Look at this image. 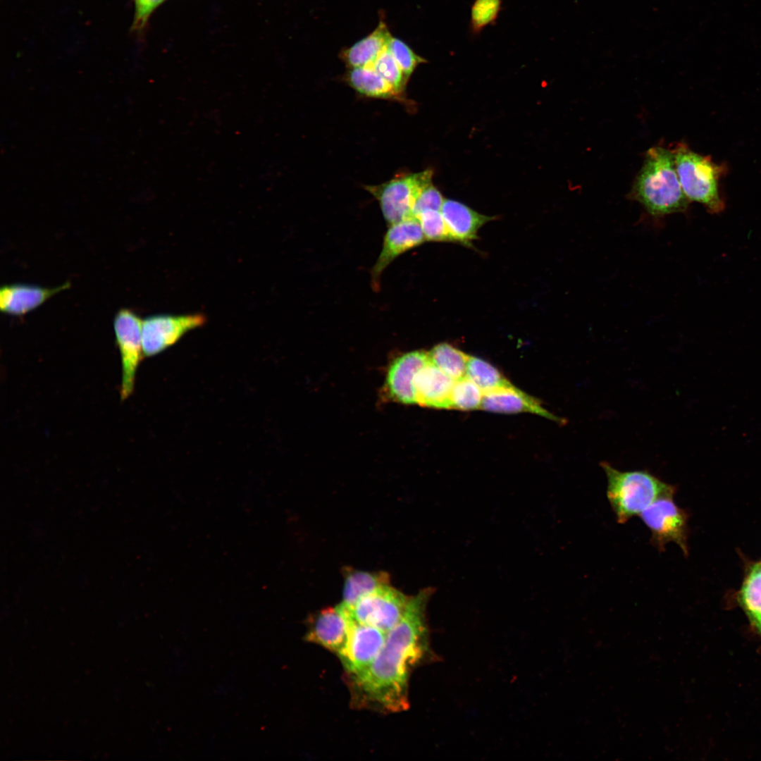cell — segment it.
<instances>
[{"instance_id":"28","label":"cell","mask_w":761,"mask_h":761,"mask_svg":"<svg viewBox=\"0 0 761 761\" xmlns=\"http://www.w3.org/2000/svg\"><path fill=\"white\" fill-rule=\"evenodd\" d=\"M416 218L420 223L426 240L452 241L440 211L427 210Z\"/></svg>"},{"instance_id":"18","label":"cell","mask_w":761,"mask_h":761,"mask_svg":"<svg viewBox=\"0 0 761 761\" xmlns=\"http://www.w3.org/2000/svg\"><path fill=\"white\" fill-rule=\"evenodd\" d=\"M391 37L387 25L380 21L372 32L342 51L340 57L348 68L371 66Z\"/></svg>"},{"instance_id":"21","label":"cell","mask_w":761,"mask_h":761,"mask_svg":"<svg viewBox=\"0 0 761 761\" xmlns=\"http://www.w3.org/2000/svg\"><path fill=\"white\" fill-rule=\"evenodd\" d=\"M431 362L454 380L466 376L470 356L448 343L435 345L429 352Z\"/></svg>"},{"instance_id":"24","label":"cell","mask_w":761,"mask_h":761,"mask_svg":"<svg viewBox=\"0 0 761 761\" xmlns=\"http://www.w3.org/2000/svg\"><path fill=\"white\" fill-rule=\"evenodd\" d=\"M483 392L471 379L464 376L455 380L450 403L451 408L461 411H471L481 408Z\"/></svg>"},{"instance_id":"10","label":"cell","mask_w":761,"mask_h":761,"mask_svg":"<svg viewBox=\"0 0 761 761\" xmlns=\"http://www.w3.org/2000/svg\"><path fill=\"white\" fill-rule=\"evenodd\" d=\"M386 633L357 622L352 618L345 648L338 656L349 676L359 674L372 663L380 651Z\"/></svg>"},{"instance_id":"3","label":"cell","mask_w":761,"mask_h":761,"mask_svg":"<svg viewBox=\"0 0 761 761\" xmlns=\"http://www.w3.org/2000/svg\"><path fill=\"white\" fill-rule=\"evenodd\" d=\"M607 479V497L619 524L640 515L657 499L674 495L676 488L645 470L622 471L600 464Z\"/></svg>"},{"instance_id":"2","label":"cell","mask_w":761,"mask_h":761,"mask_svg":"<svg viewBox=\"0 0 761 761\" xmlns=\"http://www.w3.org/2000/svg\"><path fill=\"white\" fill-rule=\"evenodd\" d=\"M631 197L654 217L687 210L690 200L681 187L672 150L662 147L648 149L633 183Z\"/></svg>"},{"instance_id":"6","label":"cell","mask_w":761,"mask_h":761,"mask_svg":"<svg viewBox=\"0 0 761 761\" xmlns=\"http://www.w3.org/2000/svg\"><path fill=\"white\" fill-rule=\"evenodd\" d=\"M409 599L388 584L364 596L351 608H346L357 622L387 633L401 620Z\"/></svg>"},{"instance_id":"13","label":"cell","mask_w":761,"mask_h":761,"mask_svg":"<svg viewBox=\"0 0 761 761\" xmlns=\"http://www.w3.org/2000/svg\"><path fill=\"white\" fill-rule=\"evenodd\" d=\"M430 361L428 352L415 350L398 357L390 364L386 377V389L394 401L404 404H416L414 378Z\"/></svg>"},{"instance_id":"7","label":"cell","mask_w":761,"mask_h":761,"mask_svg":"<svg viewBox=\"0 0 761 761\" xmlns=\"http://www.w3.org/2000/svg\"><path fill=\"white\" fill-rule=\"evenodd\" d=\"M674 495H664L645 509L640 516L651 532L650 542L660 551L671 542L687 553L686 514L674 502Z\"/></svg>"},{"instance_id":"14","label":"cell","mask_w":761,"mask_h":761,"mask_svg":"<svg viewBox=\"0 0 761 761\" xmlns=\"http://www.w3.org/2000/svg\"><path fill=\"white\" fill-rule=\"evenodd\" d=\"M454 382L430 359L414 378L416 404L422 407L450 409V396Z\"/></svg>"},{"instance_id":"16","label":"cell","mask_w":761,"mask_h":761,"mask_svg":"<svg viewBox=\"0 0 761 761\" xmlns=\"http://www.w3.org/2000/svg\"><path fill=\"white\" fill-rule=\"evenodd\" d=\"M69 282L53 288L25 284L6 285L0 290V309L5 314L23 315L70 287Z\"/></svg>"},{"instance_id":"26","label":"cell","mask_w":761,"mask_h":761,"mask_svg":"<svg viewBox=\"0 0 761 761\" xmlns=\"http://www.w3.org/2000/svg\"><path fill=\"white\" fill-rule=\"evenodd\" d=\"M502 7V0H475L471 9L470 28L477 35L497 20Z\"/></svg>"},{"instance_id":"9","label":"cell","mask_w":761,"mask_h":761,"mask_svg":"<svg viewBox=\"0 0 761 761\" xmlns=\"http://www.w3.org/2000/svg\"><path fill=\"white\" fill-rule=\"evenodd\" d=\"M206 321L202 314L170 316L157 315L142 322L143 355H155L174 344L183 334L201 326Z\"/></svg>"},{"instance_id":"23","label":"cell","mask_w":761,"mask_h":761,"mask_svg":"<svg viewBox=\"0 0 761 761\" xmlns=\"http://www.w3.org/2000/svg\"><path fill=\"white\" fill-rule=\"evenodd\" d=\"M745 610L757 628L761 626V563L755 564L741 591Z\"/></svg>"},{"instance_id":"30","label":"cell","mask_w":761,"mask_h":761,"mask_svg":"<svg viewBox=\"0 0 761 761\" xmlns=\"http://www.w3.org/2000/svg\"><path fill=\"white\" fill-rule=\"evenodd\" d=\"M164 0H135V14L134 29H140L146 23L150 14Z\"/></svg>"},{"instance_id":"29","label":"cell","mask_w":761,"mask_h":761,"mask_svg":"<svg viewBox=\"0 0 761 761\" xmlns=\"http://www.w3.org/2000/svg\"><path fill=\"white\" fill-rule=\"evenodd\" d=\"M444 200L440 191L431 184L418 197L413 208V217L416 218L427 210L440 211Z\"/></svg>"},{"instance_id":"1","label":"cell","mask_w":761,"mask_h":761,"mask_svg":"<svg viewBox=\"0 0 761 761\" xmlns=\"http://www.w3.org/2000/svg\"><path fill=\"white\" fill-rule=\"evenodd\" d=\"M431 593L425 588L409 598L403 617L386 633L372 663L349 676L355 705L386 712L407 709L410 674L429 654L426 612Z\"/></svg>"},{"instance_id":"12","label":"cell","mask_w":761,"mask_h":761,"mask_svg":"<svg viewBox=\"0 0 761 761\" xmlns=\"http://www.w3.org/2000/svg\"><path fill=\"white\" fill-rule=\"evenodd\" d=\"M426 241L419 221L411 218L389 225L381 252L371 269V285L375 291L380 288L383 272L398 256Z\"/></svg>"},{"instance_id":"4","label":"cell","mask_w":761,"mask_h":761,"mask_svg":"<svg viewBox=\"0 0 761 761\" xmlns=\"http://www.w3.org/2000/svg\"><path fill=\"white\" fill-rule=\"evenodd\" d=\"M672 151L681 187L690 202L702 204L711 214L722 212L725 202L719 182L726 166L693 151L684 143H679Z\"/></svg>"},{"instance_id":"22","label":"cell","mask_w":761,"mask_h":761,"mask_svg":"<svg viewBox=\"0 0 761 761\" xmlns=\"http://www.w3.org/2000/svg\"><path fill=\"white\" fill-rule=\"evenodd\" d=\"M466 376L484 392L514 386L493 365L476 357L470 356Z\"/></svg>"},{"instance_id":"20","label":"cell","mask_w":761,"mask_h":761,"mask_svg":"<svg viewBox=\"0 0 761 761\" xmlns=\"http://www.w3.org/2000/svg\"><path fill=\"white\" fill-rule=\"evenodd\" d=\"M389 575L384 571H364L347 569L345 571L343 600L347 608L353 607L361 598L377 588L389 584Z\"/></svg>"},{"instance_id":"11","label":"cell","mask_w":761,"mask_h":761,"mask_svg":"<svg viewBox=\"0 0 761 761\" xmlns=\"http://www.w3.org/2000/svg\"><path fill=\"white\" fill-rule=\"evenodd\" d=\"M352 617L342 604L321 610L310 619L305 638L338 656L347 643Z\"/></svg>"},{"instance_id":"19","label":"cell","mask_w":761,"mask_h":761,"mask_svg":"<svg viewBox=\"0 0 761 761\" xmlns=\"http://www.w3.org/2000/svg\"><path fill=\"white\" fill-rule=\"evenodd\" d=\"M344 79L352 88L366 97L405 101L372 66L348 68Z\"/></svg>"},{"instance_id":"31","label":"cell","mask_w":761,"mask_h":761,"mask_svg":"<svg viewBox=\"0 0 761 761\" xmlns=\"http://www.w3.org/2000/svg\"><path fill=\"white\" fill-rule=\"evenodd\" d=\"M758 629L761 631V626L758 628Z\"/></svg>"},{"instance_id":"27","label":"cell","mask_w":761,"mask_h":761,"mask_svg":"<svg viewBox=\"0 0 761 761\" xmlns=\"http://www.w3.org/2000/svg\"><path fill=\"white\" fill-rule=\"evenodd\" d=\"M387 49L409 79L419 64L426 62L399 38L392 36Z\"/></svg>"},{"instance_id":"25","label":"cell","mask_w":761,"mask_h":761,"mask_svg":"<svg viewBox=\"0 0 761 761\" xmlns=\"http://www.w3.org/2000/svg\"><path fill=\"white\" fill-rule=\"evenodd\" d=\"M388 46V45H387ZM402 97L409 78L386 48L371 66Z\"/></svg>"},{"instance_id":"5","label":"cell","mask_w":761,"mask_h":761,"mask_svg":"<svg viewBox=\"0 0 761 761\" xmlns=\"http://www.w3.org/2000/svg\"><path fill=\"white\" fill-rule=\"evenodd\" d=\"M433 171L399 174L378 185H366V190L378 202L388 225L413 217V208L421 192L432 184Z\"/></svg>"},{"instance_id":"15","label":"cell","mask_w":761,"mask_h":761,"mask_svg":"<svg viewBox=\"0 0 761 761\" xmlns=\"http://www.w3.org/2000/svg\"><path fill=\"white\" fill-rule=\"evenodd\" d=\"M496 413L529 412L563 423L564 420L545 409L541 402L514 385L483 393L481 408Z\"/></svg>"},{"instance_id":"17","label":"cell","mask_w":761,"mask_h":761,"mask_svg":"<svg viewBox=\"0 0 761 761\" xmlns=\"http://www.w3.org/2000/svg\"><path fill=\"white\" fill-rule=\"evenodd\" d=\"M440 213L451 240L467 245L476 238L479 228L492 218L452 199L444 200Z\"/></svg>"},{"instance_id":"8","label":"cell","mask_w":761,"mask_h":761,"mask_svg":"<svg viewBox=\"0 0 761 761\" xmlns=\"http://www.w3.org/2000/svg\"><path fill=\"white\" fill-rule=\"evenodd\" d=\"M142 321L134 312L127 309H120L113 320V328L118 347L122 378L120 389V400H125L132 392L137 366L142 359Z\"/></svg>"}]
</instances>
